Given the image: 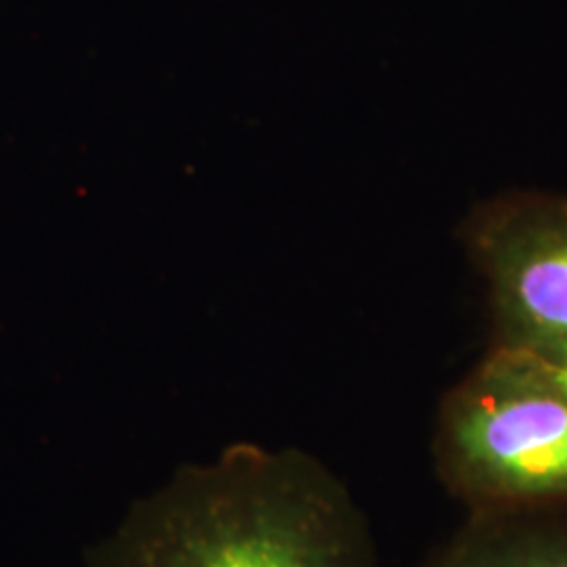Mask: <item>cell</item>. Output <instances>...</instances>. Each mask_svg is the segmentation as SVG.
Returning a JSON list of instances; mask_svg holds the SVG:
<instances>
[{
	"instance_id": "cell-1",
	"label": "cell",
	"mask_w": 567,
	"mask_h": 567,
	"mask_svg": "<svg viewBox=\"0 0 567 567\" xmlns=\"http://www.w3.org/2000/svg\"><path fill=\"white\" fill-rule=\"evenodd\" d=\"M84 567H381L351 487L303 447L238 442L137 498Z\"/></svg>"
},
{
	"instance_id": "cell-3",
	"label": "cell",
	"mask_w": 567,
	"mask_h": 567,
	"mask_svg": "<svg viewBox=\"0 0 567 567\" xmlns=\"http://www.w3.org/2000/svg\"><path fill=\"white\" fill-rule=\"evenodd\" d=\"M498 344L567 364V203L515 206L477 236Z\"/></svg>"
},
{
	"instance_id": "cell-4",
	"label": "cell",
	"mask_w": 567,
	"mask_h": 567,
	"mask_svg": "<svg viewBox=\"0 0 567 567\" xmlns=\"http://www.w3.org/2000/svg\"><path fill=\"white\" fill-rule=\"evenodd\" d=\"M425 567H567V511L466 513Z\"/></svg>"
},
{
	"instance_id": "cell-2",
	"label": "cell",
	"mask_w": 567,
	"mask_h": 567,
	"mask_svg": "<svg viewBox=\"0 0 567 567\" xmlns=\"http://www.w3.org/2000/svg\"><path fill=\"white\" fill-rule=\"evenodd\" d=\"M431 456L466 513L567 511V364L496 343L447 393Z\"/></svg>"
}]
</instances>
